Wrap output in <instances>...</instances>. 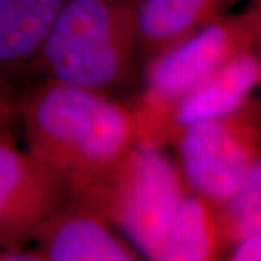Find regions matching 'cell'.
<instances>
[{
    "label": "cell",
    "mask_w": 261,
    "mask_h": 261,
    "mask_svg": "<svg viewBox=\"0 0 261 261\" xmlns=\"http://www.w3.org/2000/svg\"><path fill=\"white\" fill-rule=\"evenodd\" d=\"M18 122L25 148L70 193L93 183L138 141L130 103L51 80L19 94Z\"/></svg>",
    "instance_id": "obj_1"
},
{
    "label": "cell",
    "mask_w": 261,
    "mask_h": 261,
    "mask_svg": "<svg viewBox=\"0 0 261 261\" xmlns=\"http://www.w3.org/2000/svg\"><path fill=\"white\" fill-rule=\"evenodd\" d=\"M140 67L132 0H64L35 74L113 96L132 83Z\"/></svg>",
    "instance_id": "obj_2"
},
{
    "label": "cell",
    "mask_w": 261,
    "mask_h": 261,
    "mask_svg": "<svg viewBox=\"0 0 261 261\" xmlns=\"http://www.w3.org/2000/svg\"><path fill=\"white\" fill-rule=\"evenodd\" d=\"M261 39V0L226 10L142 65L144 82L130 103L140 145L157 147L167 113L178 99L215 70Z\"/></svg>",
    "instance_id": "obj_3"
},
{
    "label": "cell",
    "mask_w": 261,
    "mask_h": 261,
    "mask_svg": "<svg viewBox=\"0 0 261 261\" xmlns=\"http://www.w3.org/2000/svg\"><path fill=\"white\" fill-rule=\"evenodd\" d=\"M189 190L177 161L164 147L137 144L93 183L71 195L90 202L142 258L154 260Z\"/></svg>",
    "instance_id": "obj_4"
},
{
    "label": "cell",
    "mask_w": 261,
    "mask_h": 261,
    "mask_svg": "<svg viewBox=\"0 0 261 261\" xmlns=\"http://www.w3.org/2000/svg\"><path fill=\"white\" fill-rule=\"evenodd\" d=\"M171 145L190 190L225 202L261 159V96L228 115L189 126Z\"/></svg>",
    "instance_id": "obj_5"
},
{
    "label": "cell",
    "mask_w": 261,
    "mask_h": 261,
    "mask_svg": "<svg viewBox=\"0 0 261 261\" xmlns=\"http://www.w3.org/2000/svg\"><path fill=\"white\" fill-rule=\"evenodd\" d=\"M70 195L64 181L15 141L0 134V248L3 260L16 258Z\"/></svg>",
    "instance_id": "obj_6"
},
{
    "label": "cell",
    "mask_w": 261,
    "mask_h": 261,
    "mask_svg": "<svg viewBox=\"0 0 261 261\" xmlns=\"http://www.w3.org/2000/svg\"><path fill=\"white\" fill-rule=\"evenodd\" d=\"M41 261H135L137 248L90 202L67 196L34 237Z\"/></svg>",
    "instance_id": "obj_7"
},
{
    "label": "cell",
    "mask_w": 261,
    "mask_h": 261,
    "mask_svg": "<svg viewBox=\"0 0 261 261\" xmlns=\"http://www.w3.org/2000/svg\"><path fill=\"white\" fill-rule=\"evenodd\" d=\"M261 89V51H244L185 93L167 113L157 147L171 145L189 126L240 109Z\"/></svg>",
    "instance_id": "obj_8"
},
{
    "label": "cell",
    "mask_w": 261,
    "mask_h": 261,
    "mask_svg": "<svg viewBox=\"0 0 261 261\" xmlns=\"http://www.w3.org/2000/svg\"><path fill=\"white\" fill-rule=\"evenodd\" d=\"M64 0H0V86L35 74L38 58Z\"/></svg>",
    "instance_id": "obj_9"
},
{
    "label": "cell",
    "mask_w": 261,
    "mask_h": 261,
    "mask_svg": "<svg viewBox=\"0 0 261 261\" xmlns=\"http://www.w3.org/2000/svg\"><path fill=\"white\" fill-rule=\"evenodd\" d=\"M231 241L221 202L189 190L160 244L155 261L226 260Z\"/></svg>",
    "instance_id": "obj_10"
},
{
    "label": "cell",
    "mask_w": 261,
    "mask_h": 261,
    "mask_svg": "<svg viewBox=\"0 0 261 261\" xmlns=\"http://www.w3.org/2000/svg\"><path fill=\"white\" fill-rule=\"evenodd\" d=\"M240 0H132L141 68Z\"/></svg>",
    "instance_id": "obj_11"
},
{
    "label": "cell",
    "mask_w": 261,
    "mask_h": 261,
    "mask_svg": "<svg viewBox=\"0 0 261 261\" xmlns=\"http://www.w3.org/2000/svg\"><path fill=\"white\" fill-rule=\"evenodd\" d=\"M221 205L231 248L244 238L261 232V159L237 192Z\"/></svg>",
    "instance_id": "obj_12"
},
{
    "label": "cell",
    "mask_w": 261,
    "mask_h": 261,
    "mask_svg": "<svg viewBox=\"0 0 261 261\" xmlns=\"http://www.w3.org/2000/svg\"><path fill=\"white\" fill-rule=\"evenodd\" d=\"M18 100L15 89L0 86V134L12 130L18 123Z\"/></svg>",
    "instance_id": "obj_13"
},
{
    "label": "cell",
    "mask_w": 261,
    "mask_h": 261,
    "mask_svg": "<svg viewBox=\"0 0 261 261\" xmlns=\"http://www.w3.org/2000/svg\"><path fill=\"white\" fill-rule=\"evenodd\" d=\"M226 260L231 261H261V232L250 235L229 250Z\"/></svg>",
    "instance_id": "obj_14"
},
{
    "label": "cell",
    "mask_w": 261,
    "mask_h": 261,
    "mask_svg": "<svg viewBox=\"0 0 261 261\" xmlns=\"http://www.w3.org/2000/svg\"><path fill=\"white\" fill-rule=\"evenodd\" d=\"M3 257H5V251L0 248V260H3Z\"/></svg>",
    "instance_id": "obj_15"
},
{
    "label": "cell",
    "mask_w": 261,
    "mask_h": 261,
    "mask_svg": "<svg viewBox=\"0 0 261 261\" xmlns=\"http://www.w3.org/2000/svg\"><path fill=\"white\" fill-rule=\"evenodd\" d=\"M257 47H258V49H260V51H261V39H260V41H258V44H257Z\"/></svg>",
    "instance_id": "obj_16"
}]
</instances>
